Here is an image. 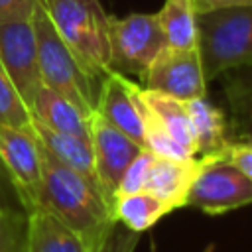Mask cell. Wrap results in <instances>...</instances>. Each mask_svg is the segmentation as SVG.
Segmentation results:
<instances>
[{
    "label": "cell",
    "instance_id": "1",
    "mask_svg": "<svg viewBox=\"0 0 252 252\" xmlns=\"http://www.w3.org/2000/svg\"><path fill=\"white\" fill-rule=\"evenodd\" d=\"M41 152V193L39 207L77 232L83 242L98 252L104 238L116 224L112 207L98 185L79 171L57 161L39 144Z\"/></svg>",
    "mask_w": 252,
    "mask_h": 252
},
{
    "label": "cell",
    "instance_id": "2",
    "mask_svg": "<svg viewBox=\"0 0 252 252\" xmlns=\"http://www.w3.org/2000/svg\"><path fill=\"white\" fill-rule=\"evenodd\" d=\"M53 28L79 57L83 67L102 79L112 71L110 22L112 16L100 0H39Z\"/></svg>",
    "mask_w": 252,
    "mask_h": 252
},
{
    "label": "cell",
    "instance_id": "3",
    "mask_svg": "<svg viewBox=\"0 0 252 252\" xmlns=\"http://www.w3.org/2000/svg\"><path fill=\"white\" fill-rule=\"evenodd\" d=\"M197 47L205 79L252 65V4L197 14Z\"/></svg>",
    "mask_w": 252,
    "mask_h": 252
},
{
    "label": "cell",
    "instance_id": "4",
    "mask_svg": "<svg viewBox=\"0 0 252 252\" xmlns=\"http://www.w3.org/2000/svg\"><path fill=\"white\" fill-rule=\"evenodd\" d=\"M32 22L37 39V59L43 87L67 96L83 112L93 114L96 108L100 81L94 79L83 67L79 57L67 47V43L53 28L41 2H37L33 8Z\"/></svg>",
    "mask_w": 252,
    "mask_h": 252
},
{
    "label": "cell",
    "instance_id": "5",
    "mask_svg": "<svg viewBox=\"0 0 252 252\" xmlns=\"http://www.w3.org/2000/svg\"><path fill=\"white\" fill-rule=\"evenodd\" d=\"M165 45L156 12H134L110 22L112 71L140 79Z\"/></svg>",
    "mask_w": 252,
    "mask_h": 252
},
{
    "label": "cell",
    "instance_id": "6",
    "mask_svg": "<svg viewBox=\"0 0 252 252\" xmlns=\"http://www.w3.org/2000/svg\"><path fill=\"white\" fill-rule=\"evenodd\" d=\"M246 205H252V181L224 156L201 158V169L189 189L185 207L207 215H224Z\"/></svg>",
    "mask_w": 252,
    "mask_h": 252
},
{
    "label": "cell",
    "instance_id": "7",
    "mask_svg": "<svg viewBox=\"0 0 252 252\" xmlns=\"http://www.w3.org/2000/svg\"><path fill=\"white\" fill-rule=\"evenodd\" d=\"M140 87L163 93L181 102L201 98L207 93V79L199 47L175 49L163 47L154 63L140 77Z\"/></svg>",
    "mask_w": 252,
    "mask_h": 252
},
{
    "label": "cell",
    "instance_id": "8",
    "mask_svg": "<svg viewBox=\"0 0 252 252\" xmlns=\"http://www.w3.org/2000/svg\"><path fill=\"white\" fill-rule=\"evenodd\" d=\"M0 163L26 213L39 209L41 152L33 130L0 126Z\"/></svg>",
    "mask_w": 252,
    "mask_h": 252
},
{
    "label": "cell",
    "instance_id": "9",
    "mask_svg": "<svg viewBox=\"0 0 252 252\" xmlns=\"http://www.w3.org/2000/svg\"><path fill=\"white\" fill-rule=\"evenodd\" d=\"M0 63L30 108L33 94L43 85L32 16L14 18L0 24Z\"/></svg>",
    "mask_w": 252,
    "mask_h": 252
},
{
    "label": "cell",
    "instance_id": "10",
    "mask_svg": "<svg viewBox=\"0 0 252 252\" xmlns=\"http://www.w3.org/2000/svg\"><path fill=\"white\" fill-rule=\"evenodd\" d=\"M89 130H91V144H93V154H94L96 185L114 213V201H116L120 179L126 167L130 165V161L144 148L138 146L124 132L110 126L96 112L89 116Z\"/></svg>",
    "mask_w": 252,
    "mask_h": 252
},
{
    "label": "cell",
    "instance_id": "11",
    "mask_svg": "<svg viewBox=\"0 0 252 252\" xmlns=\"http://www.w3.org/2000/svg\"><path fill=\"white\" fill-rule=\"evenodd\" d=\"M140 91L142 87L128 79V75L108 71L100 79L94 112L144 148V118Z\"/></svg>",
    "mask_w": 252,
    "mask_h": 252
},
{
    "label": "cell",
    "instance_id": "12",
    "mask_svg": "<svg viewBox=\"0 0 252 252\" xmlns=\"http://www.w3.org/2000/svg\"><path fill=\"white\" fill-rule=\"evenodd\" d=\"M195 144V158L224 156L230 142V126L224 112L207 100V96L185 102Z\"/></svg>",
    "mask_w": 252,
    "mask_h": 252
},
{
    "label": "cell",
    "instance_id": "13",
    "mask_svg": "<svg viewBox=\"0 0 252 252\" xmlns=\"http://www.w3.org/2000/svg\"><path fill=\"white\" fill-rule=\"evenodd\" d=\"M199 169H201V158L171 159V158L156 156L144 191L154 193L156 197L169 203L173 209H181L187 203L189 189Z\"/></svg>",
    "mask_w": 252,
    "mask_h": 252
},
{
    "label": "cell",
    "instance_id": "14",
    "mask_svg": "<svg viewBox=\"0 0 252 252\" xmlns=\"http://www.w3.org/2000/svg\"><path fill=\"white\" fill-rule=\"evenodd\" d=\"M30 112H32L33 122H37L49 130L91 138V130H89L91 114L83 112L67 96H63L43 85L33 94Z\"/></svg>",
    "mask_w": 252,
    "mask_h": 252
},
{
    "label": "cell",
    "instance_id": "15",
    "mask_svg": "<svg viewBox=\"0 0 252 252\" xmlns=\"http://www.w3.org/2000/svg\"><path fill=\"white\" fill-rule=\"evenodd\" d=\"M26 252H93L83 238L45 209L28 213Z\"/></svg>",
    "mask_w": 252,
    "mask_h": 252
},
{
    "label": "cell",
    "instance_id": "16",
    "mask_svg": "<svg viewBox=\"0 0 252 252\" xmlns=\"http://www.w3.org/2000/svg\"><path fill=\"white\" fill-rule=\"evenodd\" d=\"M140 96H142V110L163 132H167V136H171L189 156L195 158V144H193L191 122L185 110V102L148 89H142Z\"/></svg>",
    "mask_w": 252,
    "mask_h": 252
},
{
    "label": "cell",
    "instance_id": "17",
    "mask_svg": "<svg viewBox=\"0 0 252 252\" xmlns=\"http://www.w3.org/2000/svg\"><path fill=\"white\" fill-rule=\"evenodd\" d=\"M33 134H35L37 142L41 144V148L45 152H49L57 161H61L63 165L79 171L81 175H85L96 183L94 154H93L91 138L55 132V130H49L37 122H33Z\"/></svg>",
    "mask_w": 252,
    "mask_h": 252
},
{
    "label": "cell",
    "instance_id": "18",
    "mask_svg": "<svg viewBox=\"0 0 252 252\" xmlns=\"http://www.w3.org/2000/svg\"><path fill=\"white\" fill-rule=\"evenodd\" d=\"M175 211L169 203L156 197L150 191H140L132 195L118 197L114 201V219L132 232H144L152 228L159 219Z\"/></svg>",
    "mask_w": 252,
    "mask_h": 252
},
{
    "label": "cell",
    "instance_id": "19",
    "mask_svg": "<svg viewBox=\"0 0 252 252\" xmlns=\"http://www.w3.org/2000/svg\"><path fill=\"white\" fill-rule=\"evenodd\" d=\"M156 16L167 47H197V10L193 0H165Z\"/></svg>",
    "mask_w": 252,
    "mask_h": 252
},
{
    "label": "cell",
    "instance_id": "20",
    "mask_svg": "<svg viewBox=\"0 0 252 252\" xmlns=\"http://www.w3.org/2000/svg\"><path fill=\"white\" fill-rule=\"evenodd\" d=\"M0 126L33 130L32 112L24 102V98L20 96V93L16 91L2 63H0Z\"/></svg>",
    "mask_w": 252,
    "mask_h": 252
},
{
    "label": "cell",
    "instance_id": "21",
    "mask_svg": "<svg viewBox=\"0 0 252 252\" xmlns=\"http://www.w3.org/2000/svg\"><path fill=\"white\" fill-rule=\"evenodd\" d=\"M224 93L230 108V132L234 136L252 134V87L224 83Z\"/></svg>",
    "mask_w": 252,
    "mask_h": 252
},
{
    "label": "cell",
    "instance_id": "22",
    "mask_svg": "<svg viewBox=\"0 0 252 252\" xmlns=\"http://www.w3.org/2000/svg\"><path fill=\"white\" fill-rule=\"evenodd\" d=\"M28 213L0 211V252H26Z\"/></svg>",
    "mask_w": 252,
    "mask_h": 252
},
{
    "label": "cell",
    "instance_id": "23",
    "mask_svg": "<svg viewBox=\"0 0 252 252\" xmlns=\"http://www.w3.org/2000/svg\"><path fill=\"white\" fill-rule=\"evenodd\" d=\"M154 154L150 150H142L132 161L130 165L126 167L122 179H120V185H118V191H116V199L118 197H124V195H132V193H140L146 189V181H148V173H150V167L154 163Z\"/></svg>",
    "mask_w": 252,
    "mask_h": 252
},
{
    "label": "cell",
    "instance_id": "24",
    "mask_svg": "<svg viewBox=\"0 0 252 252\" xmlns=\"http://www.w3.org/2000/svg\"><path fill=\"white\" fill-rule=\"evenodd\" d=\"M138 240H140L138 232H132L120 222H116L108 232V236L104 238L98 252H134L138 246Z\"/></svg>",
    "mask_w": 252,
    "mask_h": 252
},
{
    "label": "cell",
    "instance_id": "25",
    "mask_svg": "<svg viewBox=\"0 0 252 252\" xmlns=\"http://www.w3.org/2000/svg\"><path fill=\"white\" fill-rule=\"evenodd\" d=\"M224 159H228L232 165H236L252 181V148H248L246 144L230 138L228 148L224 152Z\"/></svg>",
    "mask_w": 252,
    "mask_h": 252
},
{
    "label": "cell",
    "instance_id": "26",
    "mask_svg": "<svg viewBox=\"0 0 252 252\" xmlns=\"http://www.w3.org/2000/svg\"><path fill=\"white\" fill-rule=\"evenodd\" d=\"M39 0H0V24L6 20L32 16Z\"/></svg>",
    "mask_w": 252,
    "mask_h": 252
},
{
    "label": "cell",
    "instance_id": "27",
    "mask_svg": "<svg viewBox=\"0 0 252 252\" xmlns=\"http://www.w3.org/2000/svg\"><path fill=\"white\" fill-rule=\"evenodd\" d=\"M0 211H24L22 201L0 163ZM26 213V211H24Z\"/></svg>",
    "mask_w": 252,
    "mask_h": 252
},
{
    "label": "cell",
    "instance_id": "28",
    "mask_svg": "<svg viewBox=\"0 0 252 252\" xmlns=\"http://www.w3.org/2000/svg\"><path fill=\"white\" fill-rule=\"evenodd\" d=\"M242 4H252V0H193L197 14L219 10V8H228V6H242Z\"/></svg>",
    "mask_w": 252,
    "mask_h": 252
}]
</instances>
